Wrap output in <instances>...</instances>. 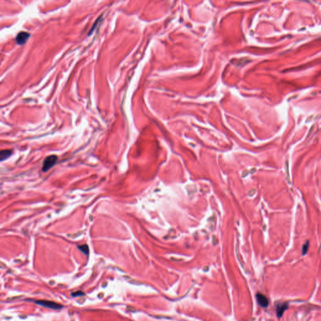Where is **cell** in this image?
Here are the masks:
<instances>
[{
	"instance_id": "obj_9",
	"label": "cell",
	"mask_w": 321,
	"mask_h": 321,
	"mask_svg": "<svg viewBox=\"0 0 321 321\" xmlns=\"http://www.w3.org/2000/svg\"><path fill=\"white\" fill-rule=\"evenodd\" d=\"M85 295V294L83 292H81V291H77L76 292H74V293H72V297H78V296H83Z\"/></svg>"
},
{
	"instance_id": "obj_2",
	"label": "cell",
	"mask_w": 321,
	"mask_h": 321,
	"mask_svg": "<svg viewBox=\"0 0 321 321\" xmlns=\"http://www.w3.org/2000/svg\"><path fill=\"white\" fill-rule=\"evenodd\" d=\"M36 304L40 305L41 306L45 307L50 308L52 309H55L58 310L62 309L63 307V305L55 302L53 301H48V300H35L34 301Z\"/></svg>"
},
{
	"instance_id": "obj_1",
	"label": "cell",
	"mask_w": 321,
	"mask_h": 321,
	"mask_svg": "<svg viewBox=\"0 0 321 321\" xmlns=\"http://www.w3.org/2000/svg\"><path fill=\"white\" fill-rule=\"evenodd\" d=\"M57 160L58 157L55 155H51L46 157L43 162L42 171L43 172L48 171L57 163Z\"/></svg>"
},
{
	"instance_id": "obj_3",
	"label": "cell",
	"mask_w": 321,
	"mask_h": 321,
	"mask_svg": "<svg viewBox=\"0 0 321 321\" xmlns=\"http://www.w3.org/2000/svg\"><path fill=\"white\" fill-rule=\"evenodd\" d=\"M30 34L28 33L26 31H21L19 33H18L15 41L16 43L19 45H24L26 41L30 38Z\"/></svg>"
},
{
	"instance_id": "obj_5",
	"label": "cell",
	"mask_w": 321,
	"mask_h": 321,
	"mask_svg": "<svg viewBox=\"0 0 321 321\" xmlns=\"http://www.w3.org/2000/svg\"><path fill=\"white\" fill-rule=\"evenodd\" d=\"M256 299H257V302L260 306L262 307H267L269 304V302L266 296L260 294V293H258L256 295Z\"/></svg>"
},
{
	"instance_id": "obj_8",
	"label": "cell",
	"mask_w": 321,
	"mask_h": 321,
	"mask_svg": "<svg viewBox=\"0 0 321 321\" xmlns=\"http://www.w3.org/2000/svg\"><path fill=\"white\" fill-rule=\"evenodd\" d=\"M309 241H307V242L305 243V245L303 246V248H302V255H305L307 253V252L308 249H309Z\"/></svg>"
},
{
	"instance_id": "obj_7",
	"label": "cell",
	"mask_w": 321,
	"mask_h": 321,
	"mask_svg": "<svg viewBox=\"0 0 321 321\" xmlns=\"http://www.w3.org/2000/svg\"><path fill=\"white\" fill-rule=\"evenodd\" d=\"M77 248H78V250H80L81 252H83L85 255H89V246H87V245L84 244V245H78V246H77Z\"/></svg>"
},
{
	"instance_id": "obj_6",
	"label": "cell",
	"mask_w": 321,
	"mask_h": 321,
	"mask_svg": "<svg viewBox=\"0 0 321 321\" xmlns=\"http://www.w3.org/2000/svg\"><path fill=\"white\" fill-rule=\"evenodd\" d=\"M13 153V150L11 149H4L0 152V161H3L5 159L11 156Z\"/></svg>"
},
{
	"instance_id": "obj_4",
	"label": "cell",
	"mask_w": 321,
	"mask_h": 321,
	"mask_svg": "<svg viewBox=\"0 0 321 321\" xmlns=\"http://www.w3.org/2000/svg\"><path fill=\"white\" fill-rule=\"evenodd\" d=\"M288 304L287 302H280L276 306V313L278 318L282 317L283 313L288 309Z\"/></svg>"
}]
</instances>
